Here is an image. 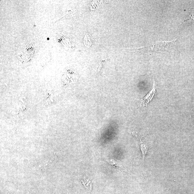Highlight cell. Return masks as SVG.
Wrapping results in <instances>:
<instances>
[{"instance_id": "3", "label": "cell", "mask_w": 194, "mask_h": 194, "mask_svg": "<svg viewBox=\"0 0 194 194\" xmlns=\"http://www.w3.org/2000/svg\"><path fill=\"white\" fill-rule=\"evenodd\" d=\"M83 42L85 46L87 48H90L91 46L92 40L91 37L89 34H86L84 38Z\"/></svg>"}, {"instance_id": "5", "label": "cell", "mask_w": 194, "mask_h": 194, "mask_svg": "<svg viewBox=\"0 0 194 194\" xmlns=\"http://www.w3.org/2000/svg\"><path fill=\"white\" fill-rule=\"evenodd\" d=\"M140 146L142 153L143 161V162L144 157L145 156L148 150V146L146 144L144 143L142 141H140Z\"/></svg>"}, {"instance_id": "6", "label": "cell", "mask_w": 194, "mask_h": 194, "mask_svg": "<svg viewBox=\"0 0 194 194\" xmlns=\"http://www.w3.org/2000/svg\"><path fill=\"white\" fill-rule=\"evenodd\" d=\"M128 133L132 135L136 139L139 140L140 141H142V139L143 137V133L142 131H131V132H129Z\"/></svg>"}, {"instance_id": "2", "label": "cell", "mask_w": 194, "mask_h": 194, "mask_svg": "<svg viewBox=\"0 0 194 194\" xmlns=\"http://www.w3.org/2000/svg\"><path fill=\"white\" fill-rule=\"evenodd\" d=\"M106 161L114 168H116V169L120 170H124L122 165L120 164L117 161L113 159H108Z\"/></svg>"}, {"instance_id": "7", "label": "cell", "mask_w": 194, "mask_h": 194, "mask_svg": "<svg viewBox=\"0 0 194 194\" xmlns=\"http://www.w3.org/2000/svg\"><path fill=\"white\" fill-rule=\"evenodd\" d=\"M184 22V23L187 25L191 24L194 23V12L185 18Z\"/></svg>"}, {"instance_id": "4", "label": "cell", "mask_w": 194, "mask_h": 194, "mask_svg": "<svg viewBox=\"0 0 194 194\" xmlns=\"http://www.w3.org/2000/svg\"><path fill=\"white\" fill-rule=\"evenodd\" d=\"M81 180L84 186H85L86 188H88L91 190L92 188V184L91 181L90 180V179L84 177L82 178Z\"/></svg>"}, {"instance_id": "1", "label": "cell", "mask_w": 194, "mask_h": 194, "mask_svg": "<svg viewBox=\"0 0 194 194\" xmlns=\"http://www.w3.org/2000/svg\"><path fill=\"white\" fill-rule=\"evenodd\" d=\"M156 92V85H155V82L154 80L152 89L146 95L144 98L140 100V105L141 106L142 105L144 107H146L148 103L152 100Z\"/></svg>"}]
</instances>
